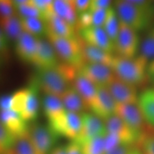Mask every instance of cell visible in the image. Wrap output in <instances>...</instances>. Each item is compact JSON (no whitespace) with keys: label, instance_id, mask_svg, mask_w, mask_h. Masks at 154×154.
Masks as SVG:
<instances>
[{"label":"cell","instance_id":"obj_1","mask_svg":"<svg viewBox=\"0 0 154 154\" xmlns=\"http://www.w3.org/2000/svg\"><path fill=\"white\" fill-rule=\"evenodd\" d=\"M32 76L45 94L61 98L72 87L74 71L66 63H59L54 68L36 69Z\"/></svg>","mask_w":154,"mask_h":154},{"label":"cell","instance_id":"obj_2","mask_svg":"<svg viewBox=\"0 0 154 154\" xmlns=\"http://www.w3.org/2000/svg\"><path fill=\"white\" fill-rule=\"evenodd\" d=\"M148 63L149 61L140 55L131 59L116 56L111 68L119 79L136 88L142 87L149 81L147 76Z\"/></svg>","mask_w":154,"mask_h":154},{"label":"cell","instance_id":"obj_3","mask_svg":"<svg viewBox=\"0 0 154 154\" xmlns=\"http://www.w3.org/2000/svg\"><path fill=\"white\" fill-rule=\"evenodd\" d=\"M113 5L120 22L133 29L138 32L151 27L154 22L153 17L132 5L128 0L116 1Z\"/></svg>","mask_w":154,"mask_h":154},{"label":"cell","instance_id":"obj_4","mask_svg":"<svg viewBox=\"0 0 154 154\" xmlns=\"http://www.w3.org/2000/svg\"><path fill=\"white\" fill-rule=\"evenodd\" d=\"M46 36L53 45L58 57L63 63L71 65L79 70L85 63L79 42V36L76 39H70L57 36L47 31Z\"/></svg>","mask_w":154,"mask_h":154},{"label":"cell","instance_id":"obj_5","mask_svg":"<svg viewBox=\"0 0 154 154\" xmlns=\"http://www.w3.org/2000/svg\"><path fill=\"white\" fill-rule=\"evenodd\" d=\"M140 44L138 32L120 22L119 34L114 43L115 51L118 57L126 59L134 58L139 51Z\"/></svg>","mask_w":154,"mask_h":154},{"label":"cell","instance_id":"obj_6","mask_svg":"<svg viewBox=\"0 0 154 154\" xmlns=\"http://www.w3.org/2000/svg\"><path fill=\"white\" fill-rule=\"evenodd\" d=\"M28 133L38 154H49L60 138L48 125L41 123H32L29 126Z\"/></svg>","mask_w":154,"mask_h":154},{"label":"cell","instance_id":"obj_7","mask_svg":"<svg viewBox=\"0 0 154 154\" xmlns=\"http://www.w3.org/2000/svg\"><path fill=\"white\" fill-rule=\"evenodd\" d=\"M104 123L107 133L116 136L123 145L138 146L141 143L146 134H141L134 131L116 114L104 121Z\"/></svg>","mask_w":154,"mask_h":154},{"label":"cell","instance_id":"obj_8","mask_svg":"<svg viewBox=\"0 0 154 154\" xmlns=\"http://www.w3.org/2000/svg\"><path fill=\"white\" fill-rule=\"evenodd\" d=\"M83 126L79 136L74 141L81 146L88 140L98 136H106L107 134L105 123L101 119L93 113H84L82 114Z\"/></svg>","mask_w":154,"mask_h":154},{"label":"cell","instance_id":"obj_9","mask_svg":"<svg viewBox=\"0 0 154 154\" xmlns=\"http://www.w3.org/2000/svg\"><path fill=\"white\" fill-rule=\"evenodd\" d=\"M79 73L91 81L96 86L107 87L116 79L111 67L100 63H85Z\"/></svg>","mask_w":154,"mask_h":154},{"label":"cell","instance_id":"obj_10","mask_svg":"<svg viewBox=\"0 0 154 154\" xmlns=\"http://www.w3.org/2000/svg\"><path fill=\"white\" fill-rule=\"evenodd\" d=\"M118 103L106 86H97L95 101L90 108L92 113L102 120L106 121L116 114Z\"/></svg>","mask_w":154,"mask_h":154},{"label":"cell","instance_id":"obj_11","mask_svg":"<svg viewBox=\"0 0 154 154\" xmlns=\"http://www.w3.org/2000/svg\"><path fill=\"white\" fill-rule=\"evenodd\" d=\"M116 115L119 116L134 131L144 134L145 119L138 104H118Z\"/></svg>","mask_w":154,"mask_h":154},{"label":"cell","instance_id":"obj_12","mask_svg":"<svg viewBox=\"0 0 154 154\" xmlns=\"http://www.w3.org/2000/svg\"><path fill=\"white\" fill-rule=\"evenodd\" d=\"M78 35L88 44L112 54L115 51L114 43L108 36L103 27L91 26L79 30Z\"/></svg>","mask_w":154,"mask_h":154},{"label":"cell","instance_id":"obj_13","mask_svg":"<svg viewBox=\"0 0 154 154\" xmlns=\"http://www.w3.org/2000/svg\"><path fill=\"white\" fill-rule=\"evenodd\" d=\"M59 63V57L51 42L42 37L38 38L37 50L33 65L37 69H44L54 68Z\"/></svg>","mask_w":154,"mask_h":154},{"label":"cell","instance_id":"obj_14","mask_svg":"<svg viewBox=\"0 0 154 154\" xmlns=\"http://www.w3.org/2000/svg\"><path fill=\"white\" fill-rule=\"evenodd\" d=\"M107 88L118 104H138V95L135 86L116 77Z\"/></svg>","mask_w":154,"mask_h":154},{"label":"cell","instance_id":"obj_15","mask_svg":"<svg viewBox=\"0 0 154 154\" xmlns=\"http://www.w3.org/2000/svg\"><path fill=\"white\" fill-rule=\"evenodd\" d=\"M38 38L24 32L15 44V51L19 59L27 63L34 64L37 50Z\"/></svg>","mask_w":154,"mask_h":154},{"label":"cell","instance_id":"obj_16","mask_svg":"<svg viewBox=\"0 0 154 154\" xmlns=\"http://www.w3.org/2000/svg\"><path fill=\"white\" fill-rule=\"evenodd\" d=\"M79 42L80 44L83 59L85 63H100L110 67L112 66L115 57L112 55V54L88 44L87 42L84 41L79 36Z\"/></svg>","mask_w":154,"mask_h":154},{"label":"cell","instance_id":"obj_17","mask_svg":"<svg viewBox=\"0 0 154 154\" xmlns=\"http://www.w3.org/2000/svg\"><path fill=\"white\" fill-rule=\"evenodd\" d=\"M0 121L8 131L16 138L28 132V122L19 113L11 110L0 111Z\"/></svg>","mask_w":154,"mask_h":154},{"label":"cell","instance_id":"obj_18","mask_svg":"<svg viewBox=\"0 0 154 154\" xmlns=\"http://www.w3.org/2000/svg\"><path fill=\"white\" fill-rule=\"evenodd\" d=\"M29 97L24 111L21 113V116L26 122H32L36 120L39 110L38 91L39 87L33 76H31L28 82Z\"/></svg>","mask_w":154,"mask_h":154},{"label":"cell","instance_id":"obj_19","mask_svg":"<svg viewBox=\"0 0 154 154\" xmlns=\"http://www.w3.org/2000/svg\"><path fill=\"white\" fill-rule=\"evenodd\" d=\"M44 22L47 25L48 32L55 35L70 39H76L78 38L76 29L58 17L54 12L48 15Z\"/></svg>","mask_w":154,"mask_h":154},{"label":"cell","instance_id":"obj_20","mask_svg":"<svg viewBox=\"0 0 154 154\" xmlns=\"http://www.w3.org/2000/svg\"><path fill=\"white\" fill-rule=\"evenodd\" d=\"M72 86L80 94L90 110L97 95V86L79 73L73 82Z\"/></svg>","mask_w":154,"mask_h":154},{"label":"cell","instance_id":"obj_21","mask_svg":"<svg viewBox=\"0 0 154 154\" xmlns=\"http://www.w3.org/2000/svg\"><path fill=\"white\" fill-rule=\"evenodd\" d=\"M138 106L146 122L154 128V88L144 89L138 95Z\"/></svg>","mask_w":154,"mask_h":154},{"label":"cell","instance_id":"obj_22","mask_svg":"<svg viewBox=\"0 0 154 154\" xmlns=\"http://www.w3.org/2000/svg\"><path fill=\"white\" fill-rule=\"evenodd\" d=\"M61 101L67 111L82 114L89 110L85 101L73 86L62 96Z\"/></svg>","mask_w":154,"mask_h":154},{"label":"cell","instance_id":"obj_23","mask_svg":"<svg viewBox=\"0 0 154 154\" xmlns=\"http://www.w3.org/2000/svg\"><path fill=\"white\" fill-rule=\"evenodd\" d=\"M53 10L58 17L76 29L78 14L74 9V2L56 0L53 2Z\"/></svg>","mask_w":154,"mask_h":154},{"label":"cell","instance_id":"obj_24","mask_svg":"<svg viewBox=\"0 0 154 154\" xmlns=\"http://www.w3.org/2000/svg\"><path fill=\"white\" fill-rule=\"evenodd\" d=\"M0 26L5 32L7 39L17 41L24 32L22 19L17 14L9 18L2 19L0 21Z\"/></svg>","mask_w":154,"mask_h":154},{"label":"cell","instance_id":"obj_25","mask_svg":"<svg viewBox=\"0 0 154 154\" xmlns=\"http://www.w3.org/2000/svg\"><path fill=\"white\" fill-rule=\"evenodd\" d=\"M42 103L44 113L47 119L61 114L66 111L62 101L58 96L45 94L42 98Z\"/></svg>","mask_w":154,"mask_h":154},{"label":"cell","instance_id":"obj_26","mask_svg":"<svg viewBox=\"0 0 154 154\" xmlns=\"http://www.w3.org/2000/svg\"><path fill=\"white\" fill-rule=\"evenodd\" d=\"M5 154H38L31 140L29 133L16 138L12 148Z\"/></svg>","mask_w":154,"mask_h":154},{"label":"cell","instance_id":"obj_27","mask_svg":"<svg viewBox=\"0 0 154 154\" xmlns=\"http://www.w3.org/2000/svg\"><path fill=\"white\" fill-rule=\"evenodd\" d=\"M22 23L24 32L37 38L47 35V27L43 20L37 18H22Z\"/></svg>","mask_w":154,"mask_h":154},{"label":"cell","instance_id":"obj_28","mask_svg":"<svg viewBox=\"0 0 154 154\" xmlns=\"http://www.w3.org/2000/svg\"><path fill=\"white\" fill-rule=\"evenodd\" d=\"M119 27H120V20L116 12L115 9L111 7L107 9L106 17L103 28L113 43H115L118 36Z\"/></svg>","mask_w":154,"mask_h":154},{"label":"cell","instance_id":"obj_29","mask_svg":"<svg viewBox=\"0 0 154 154\" xmlns=\"http://www.w3.org/2000/svg\"><path fill=\"white\" fill-rule=\"evenodd\" d=\"M138 55L150 61L154 59V25L144 36L140 44Z\"/></svg>","mask_w":154,"mask_h":154},{"label":"cell","instance_id":"obj_30","mask_svg":"<svg viewBox=\"0 0 154 154\" xmlns=\"http://www.w3.org/2000/svg\"><path fill=\"white\" fill-rule=\"evenodd\" d=\"M29 97V88H20L14 92L12 95V101H11V110L21 114L24 111L26 108V102Z\"/></svg>","mask_w":154,"mask_h":154},{"label":"cell","instance_id":"obj_31","mask_svg":"<svg viewBox=\"0 0 154 154\" xmlns=\"http://www.w3.org/2000/svg\"><path fill=\"white\" fill-rule=\"evenodd\" d=\"M105 136H98L82 146L83 154H105Z\"/></svg>","mask_w":154,"mask_h":154},{"label":"cell","instance_id":"obj_32","mask_svg":"<svg viewBox=\"0 0 154 154\" xmlns=\"http://www.w3.org/2000/svg\"><path fill=\"white\" fill-rule=\"evenodd\" d=\"M17 14L22 18H37L43 20V15L33 5L32 1H26L23 5L15 7Z\"/></svg>","mask_w":154,"mask_h":154},{"label":"cell","instance_id":"obj_33","mask_svg":"<svg viewBox=\"0 0 154 154\" xmlns=\"http://www.w3.org/2000/svg\"><path fill=\"white\" fill-rule=\"evenodd\" d=\"M15 138L0 121V154H5L14 145Z\"/></svg>","mask_w":154,"mask_h":154},{"label":"cell","instance_id":"obj_34","mask_svg":"<svg viewBox=\"0 0 154 154\" xmlns=\"http://www.w3.org/2000/svg\"><path fill=\"white\" fill-rule=\"evenodd\" d=\"M17 14V11L12 1L0 0V21Z\"/></svg>","mask_w":154,"mask_h":154},{"label":"cell","instance_id":"obj_35","mask_svg":"<svg viewBox=\"0 0 154 154\" xmlns=\"http://www.w3.org/2000/svg\"><path fill=\"white\" fill-rule=\"evenodd\" d=\"M32 2L36 8L41 11L42 15H43L44 22L45 21L48 15L54 12V1H49V0H32Z\"/></svg>","mask_w":154,"mask_h":154},{"label":"cell","instance_id":"obj_36","mask_svg":"<svg viewBox=\"0 0 154 154\" xmlns=\"http://www.w3.org/2000/svg\"><path fill=\"white\" fill-rule=\"evenodd\" d=\"M92 26V13L89 10L84 11L78 14L77 24L76 26V32Z\"/></svg>","mask_w":154,"mask_h":154},{"label":"cell","instance_id":"obj_37","mask_svg":"<svg viewBox=\"0 0 154 154\" xmlns=\"http://www.w3.org/2000/svg\"><path fill=\"white\" fill-rule=\"evenodd\" d=\"M140 145L143 154H154V132L146 133Z\"/></svg>","mask_w":154,"mask_h":154},{"label":"cell","instance_id":"obj_38","mask_svg":"<svg viewBox=\"0 0 154 154\" xmlns=\"http://www.w3.org/2000/svg\"><path fill=\"white\" fill-rule=\"evenodd\" d=\"M91 13L92 26L103 27L106 20V17L107 9H99V10L92 11Z\"/></svg>","mask_w":154,"mask_h":154},{"label":"cell","instance_id":"obj_39","mask_svg":"<svg viewBox=\"0 0 154 154\" xmlns=\"http://www.w3.org/2000/svg\"><path fill=\"white\" fill-rule=\"evenodd\" d=\"M104 144H105V151L106 153L114 149L117 146L121 145L120 140L116 136L112 134L107 133L104 137ZM106 154V153H105Z\"/></svg>","mask_w":154,"mask_h":154},{"label":"cell","instance_id":"obj_40","mask_svg":"<svg viewBox=\"0 0 154 154\" xmlns=\"http://www.w3.org/2000/svg\"><path fill=\"white\" fill-rule=\"evenodd\" d=\"M112 2L109 0H93L91 1L89 11H94L99 9H108L110 8Z\"/></svg>","mask_w":154,"mask_h":154},{"label":"cell","instance_id":"obj_41","mask_svg":"<svg viewBox=\"0 0 154 154\" xmlns=\"http://www.w3.org/2000/svg\"><path fill=\"white\" fill-rule=\"evenodd\" d=\"M73 2H74V9L77 14L89 10L91 1H88V0H76V1Z\"/></svg>","mask_w":154,"mask_h":154},{"label":"cell","instance_id":"obj_42","mask_svg":"<svg viewBox=\"0 0 154 154\" xmlns=\"http://www.w3.org/2000/svg\"><path fill=\"white\" fill-rule=\"evenodd\" d=\"M12 95L3 94L0 96V111L9 110L11 108Z\"/></svg>","mask_w":154,"mask_h":154},{"label":"cell","instance_id":"obj_43","mask_svg":"<svg viewBox=\"0 0 154 154\" xmlns=\"http://www.w3.org/2000/svg\"><path fill=\"white\" fill-rule=\"evenodd\" d=\"M134 147V146L121 144V145L115 148L114 149L106 153V154H131Z\"/></svg>","mask_w":154,"mask_h":154},{"label":"cell","instance_id":"obj_44","mask_svg":"<svg viewBox=\"0 0 154 154\" xmlns=\"http://www.w3.org/2000/svg\"><path fill=\"white\" fill-rule=\"evenodd\" d=\"M147 76L149 80L154 83V59L148 63Z\"/></svg>","mask_w":154,"mask_h":154},{"label":"cell","instance_id":"obj_45","mask_svg":"<svg viewBox=\"0 0 154 154\" xmlns=\"http://www.w3.org/2000/svg\"><path fill=\"white\" fill-rule=\"evenodd\" d=\"M49 154H66V146L64 145L56 146Z\"/></svg>","mask_w":154,"mask_h":154},{"label":"cell","instance_id":"obj_46","mask_svg":"<svg viewBox=\"0 0 154 154\" xmlns=\"http://www.w3.org/2000/svg\"><path fill=\"white\" fill-rule=\"evenodd\" d=\"M8 50V41L0 39V55H4Z\"/></svg>","mask_w":154,"mask_h":154},{"label":"cell","instance_id":"obj_47","mask_svg":"<svg viewBox=\"0 0 154 154\" xmlns=\"http://www.w3.org/2000/svg\"><path fill=\"white\" fill-rule=\"evenodd\" d=\"M0 39L5 40V41H8V39H7V36H6L5 32H4V31L2 30L1 26H0Z\"/></svg>","mask_w":154,"mask_h":154},{"label":"cell","instance_id":"obj_48","mask_svg":"<svg viewBox=\"0 0 154 154\" xmlns=\"http://www.w3.org/2000/svg\"><path fill=\"white\" fill-rule=\"evenodd\" d=\"M131 154H143L141 152L140 148H138V146H134V149H133L132 153Z\"/></svg>","mask_w":154,"mask_h":154},{"label":"cell","instance_id":"obj_49","mask_svg":"<svg viewBox=\"0 0 154 154\" xmlns=\"http://www.w3.org/2000/svg\"><path fill=\"white\" fill-rule=\"evenodd\" d=\"M2 60H3V58H2L1 57H0V66H1L2 61Z\"/></svg>","mask_w":154,"mask_h":154},{"label":"cell","instance_id":"obj_50","mask_svg":"<svg viewBox=\"0 0 154 154\" xmlns=\"http://www.w3.org/2000/svg\"><path fill=\"white\" fill-rule=\"evenodd\" d=\"M153 84H154V83H153Z\"/></svg>","mask_w":154,"mask_h":154}]
</instances>
